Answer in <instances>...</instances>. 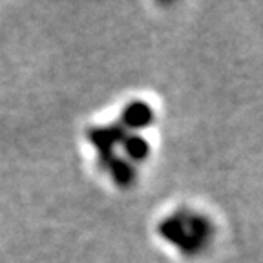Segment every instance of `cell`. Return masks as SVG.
I'll list each match as a JSON object with an SVG mask.
<instances>
[{
  "instance_id": "cell-1",
  "label": "cell",
  "mask_w": 263,
  "mask_h": 263,
  "mask_svg": "<svg viewBox=\"0 0 263 263\" xmlns=\"http://www.w3.org/2000/svg\"><path fill=\"white\" fill-rule=\"evenodd\" d=\"M159 236L174 245L181 254L197 256L205 251L214 238V225L199 212L174 210L161 219Z\"/></svg>"
}]
</instances>
